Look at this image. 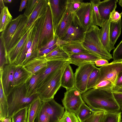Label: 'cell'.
<instances>
[{"label":"cell","mask_w":122,"mask_h":122,"mask_svg":"<svg viewBox=\"0 0 122 122\" xmlns=\"http://www.w3.org/2000/svg\"><path fill=\"white\" fill-rule=\"evenodd\" d=\"M38 96L37 94L28 95L26 83L15 86L6 96L8 104L7 118H11L18 111L28 107Z\"/></svg>","instance_id":"7a4b0ae2"},{"label":"cell","mask_w":122,"mask_h":122,"mask_svg":"<svg viewBox=\"0 0 122 122\" xmlns=\"http://www.w3.org/2000/svg\"><path fill=\"white\" fill-rule=\"evenodd\" d=\"M0 32L5 30L12 20V17L8 7L5 6L0 11Z\"/></svg>","instance_id":"836d02e7"},{"label":"cell","mask_w":122,"mask_h":122,"mask_svg":"<svg viewBox=\"0 0 122 122\" xmlns=\"http://www.w3.org/2000/svg\"><path fill=\"white\" fill-rule=\"evenodd\" d=\"M36 118V122H49V116L41 107Z\"/></svg>","instance_id":"bcb514c9"},{"label":"cell","mask_w":122,"mask_h":122,"mask_svg":"<svg viewBox=\"0 0 122 122\" xmlns=\"http://www.w3.org/2000/svg\"><path fill=\"white\" fill-rule=\"evenodd\" d=\"M15 66L9 63L5 64L0 72V81L4 92L8 96L15 87L14 75Z\"/></svg>","instance_id":"8fae6325"},{"label":"cell","mask_w":122,"mask_h":122,"mask_svg":"<svg viewBox=\"0 0 122 122\" xmlns=\"http://www.w3.org/2000/svg\"><path fill=\"white\" fill-rule=\"evenodd\" d=\"M8 112L6 97L1 82L0 81V121H3L7 118Z\"/></svg>","instance_id":"1f68e13d"},{"label":"cell","mask_w":122,"mask_h":122,"mask_svg":"<svg viewBox=\"0 0 122 122\" xmlns=\"http://www.w3.org/2000/svg\"><path fill=\"white\" fill-rule=\"evenodd\" d=\"M112 55L113 61L122 60V40L114 50Z\"/></svg>","instance_id":"f6af8a7d"},{"label":"cell","mask_w":122,"mask_h":122,"mask_svg":"<svg viewBox=\"0 0 122 122\" xmlns=\"http://www.w3.org/2000/svg\"><path fill=\"white\" fill-rule=\"evenodd\" d=\"M122 88V72L118 75L117 80L113 89V92H116Z\"/></svg>","instance_id":"681fc988"},{"label":"cell","mask_w":122,"mask_h":122,"mask_svg":"<svg viewBox=\"0 0 122 122\" xmlns=\"http://www.w3.org/2000/svg\"><path fill=\"white\" fill-rule=\"evenodd\" d=\"M75 13L85 32H86L93 25L90 3L84 2Z\"/></svg>","instance_id":"4fadbf2b"},{"label":"cell","mask_w":122,"mask_h":122,"mask_svg":"<svg viewBox=\"0 0 122 122\" xmlns=\"http://www.w3.org/2000/svg\"><path fill=\"white\" fill-rule=\"evenodd\" d=\"M101 1L100 0H91L90 2L93 24L101 27L104 22L101 19L98 7Z\"/></svg>","instance_id":"4dcf8cb0"},{"label":"cell","mask_w":122,"mask_h":122,"mask_svg":"<svg viewBox=\"0 0 122 122\" xmlns=\"http://www.w3.org/2000/svg\"><path fill=\"white\" fill-rule=\"evenodd\" d=\"M42 103L38 97L30 104L28 108L27 122H34Z\"/></svg>","instance_id":"f546056e"},{"label":"cell","mask_w":122,"mask_h":122,"mask_svg":"<svg viewBox=\"0 0 122 122\" xmlns=\"http://www.w3.org/2000/svg\"><path fill=\"white\" fill-rule=\"evenodd\" d=\"M119 5L122 7V0H120L118 2Z\"/></svg>","instance_id":"6f0895ef"},{"label":"cell","mask_w":122,"mask_h":122,"mask_svg":"<svg viewBox=\"0 0 122 122\" xmlns=\"http://www.w3.org/2000/svg\"><path fill=\"white\" fill-rule=\"evenodd\" d=\"M39 0H28L24 14L28 18L31 15L38 2Z\"/></svg>","instance_id":"7bdbcfd3"},{"label":"cell","mask_w":122,"mask_h":122,"mask_svg":"<svg viewBox=\"0 0 122 122\" xmlns=\"http://www.w3.org/2000/svg\"><path fill=\"white\" fill-rule=\"evenodd\" d=\"M60 46L58 43L55 45L50 48H47L41 51L38 52L37 56H45Z\"/></svg>","instance_id":"f907efd6"},{"label":"cell","mask_w":122,"mask_h":122,"mask_svg":"<svg viewBox=\"0 0 122 122\" xmlns=\"http://www.w3.org/2000/svg\"><path fill=\"white\" fill-rule=\"evenodd\" d=\"M24 14H20L12 19L8 25L5 30L1 32L0 37L4 41L6 49L9 45L15 32Z\"/></svg>","instance_id":"9a60e30c"},{"label":"cell","mask_w":122,"mask_h":122,"mask_svg":"<svg viewBox=\"0 0 122 122\" xmlns=\"http://www.w3.org/2000/svg\"><path fill=\"white\" fill-rule=\"evenodd\" d=\"M45 57L47 61H68L70 56L59 46L47 54Z\"/></svg>","instance_id":"484cf974"},{"label":"cell","mask_w":122,"mask_h":122,"mask_svg":"<svg viewBox=\"0 0 122 122\" xmlns=\"http://www.w3.org/2000/svg\"><path fill=\"white\" fill-rule=\"evenodd\" d=\"M41 72V69L33 75L26 83V91L28 95L31 96L37 94L36 92L37 84Z\"/></svg>","instance_id":"d6a6232c"},{"label":"cell","mask_w":122,"mask_h":122,"mask_svg":"<svg viewBox=\"0 0 122 122\" xmlns=\"http://www.w3.org/2000/svg\"><path fill=\"white\" fill-rule=\"evenodd\" d=\"M4 1L3 0H0V11L1 10L5 7Z\"/></svg>","instance_id":"11a10c76"},{"label":"cell","mask_w":122,"mask_h":122,"mask_svg":"<svg viewBox=\"0 0 122 122\" xmlns=\"http://www.w3.org/2000/svg\"><path fill=\"white\" fill-rule=\"evenodd\" d=\"M121 122H122V121H121Z\"/></svg>","instance_id":"6125c7cd"},{"label":"cell","mask_w":122,"mask_h":122,"mask_svg":"<svg viewBox=\"0 0 122 122\" xmlns=\"http://www.w3.org/2000/svg\"><path fill=\"white\" fill-rule=\"evenodd\" d=\"M114 97L119 105H122V93L117 92H113Z\"/></svg>","instance_id":"f5cc1de1"},{"label":"cell","mask_w":122,"mask_h":122,"mask_svg":"<svg viewBox=\"0 0 122 122\" xmlns=\"http://www.w3.org/2000/svg\"><path fill=\"white\" fill-rule=\"evenodd\" d=\"M67 62L62 67L49 75L37 88L36 92L42 102L54 99L61 86V79L66 66Z\"/></svg>","instance_id":"3957f363"},{"label":"cell","mask_w":122,"mask_h":122,"mask_svg":"<svg viewBox=\"0 0 122 122\" xmlns=\"http://www.w3.org/2000/svg\"><path fill=\"white\" fill-rule=\"evenodd\" d=\"M99 69L100 75L96 85L103 81L109 80L115 86L118 75L122 72V60L113 61Z\"/></svg>","instance_id":"9c48e42d"},{"label":"cell","mask_w":122,"mask_h":122,"mask_svg":"<svg viewBox=\"0 0 122 122\" xmlns=\"http://www.w3.org/2000/svg\"><path fill=\"white\" fill-rule=\"evenodd\" d=\"M54 36L51 10L48 3V5L45 13L44 20L38 41L37 47L38 51L47 43L52 40Z\"/></svg>","instance_id":"8992f818"},{"label":"cell","mask_w":122,"mask_h":122,"mask_svg":"<svg viewBox=\"0 0 122 122\" xmlns=\"http://www.w3.org/2000/svg\"><path fill=\"white\" fill-rule=\"evenodd\" d=\"M75 77L72 69L70 64L65 68L61 79V86L66 90L75 87Z\"/></svg>","instance_id":"603a6c76"},{"label":"cell","mask_w":122,"mask_h":122,"mask_svg":"<svg viewBox=\"0 0 122 122\" xmlns=\"http://www.w3.org/2000/svg\"><path fill=\"white\" fill-rule=\"evenodd\" d=\"M58 38L55 35L54 38L52 40L49 41L44 46L41 48L38 51V52L41 51L53 46L58 43Z\"/></svg>","instance_id":"c3c4849f"},{"label":"cell","mask_w":122,"mask_h":122,"mask_svg":"<svg viewBox=\"0 0 122 122\" xmlns=\"http://www.w3.org/2000/svg\"><path fill=\"white\" fill-rule=\"evenodd\" d=\"M68 61H47L46 66L41 69V73L37 82L36 88L49 75L62 67Z\"/></svg>","instance_id":"ac0fdd59"},{"label":"cell","mask_w":122,"mask_h":122,"mask_svg":"<svg viewBox=\"0 0 122 122\" xmlns=\"http://www.w3.org/2000/svg\"><path fill=\"white\" fill-rule=\"evenodd\" d=\"M94 111L87 105L84 102L76 114L79 122H82L90 117Z\"/></svg>","instance_id":"e575fe53"},{"label":"cell","mask_w":122,"mask_h":122,"mask_svg":"<svg viewBox=\"0 0 122 122\" xmlns=\"http://www.w3.org/2000/svg\"><path fill=\"white\" fill-rule=\"evenodd\" d=\"M121 106V110L122 112V105Z\"/></svg>","instance_id":"91938a15"},{"label":"cell","mask_w":122,"mask_h":122,"mask_svg":"<svg viewBox=\"0 0 122 122\" xmlns=\"http://www.w3.org/2000/svg\"><path fill=\"white\" fill-rule=\"evenodd\" d=\"M28 0H22L21 1L19 11H21L24 8H26Z\"/></svg>","instance_id":"db71d44e"},{"label":"cell","mask_w":122,"mask_h":122,"mask_svg":"<svg viewBox=\"0 0 122 122\" xmlns=\"http://www.w3.org/2000/svg\"><path fill=\"white\" fill-rule=\"evenodd\" d=\"M60 46L69 55L74 54L91 53L84 47L81 42H68Z\"/></svg>","instance_id":"d4e9b609"},{"label":"cell","mask_w":122,"mask_h":122,"mask_svg":"<svg viewBox=\"0 0 122 122\" xmlns=\"http://www.w3.org/2000/svg\"><path fill=\"white\" fill-rule=\"evenodd\" d=\"M114 86L113 83L109 80H106L103 81L97 84L95 87V88L101 89L112 90Z\"/></svg>","instance_id":"ee69618b"},{"label":"cell","mask_w":122,"mask_h":122,"mask_svg":"<svg viewBox=\"0 0 122 122\" xmlns=\"http://www.w3.org/2000/svg\"><path fill=\"white\" fill-rule=\"evenodd\" d=\"M47 61L44 56H37L30 59L22 66L32 76L46 66Z\"/></svg>","instance_id":"5bb4252c"},{"label":"cell","mask_w":122,"mask_h":122,"mask_svg":"<svg viewBox=\"0 0 122 122\" xmlns=\"http://www.w3.org/2000/svg\"><path fill=\"white\" fill-rule=\"evenodd\" d=\"M41 107L49 116V122H58L65 112L64 107L54 99L42 102Z\"/></svg>","instance_id":"7c38bea8"},{"label":"cell","mask_w":122,"mask_h":122,"mask_svg":"<svg viewBox=\"0 0 122 122\" xmlns=\"http://www.w3.org/2000/svg\"><path fill=\"white\" fill-rule=\"evenodd\" d=\"M35 27V22L28 30V36L25 45L17 58L14 65L22 66L28 50L32 45Z\"/></svg>","instance_id":"2e32d148"},{"label":"cell","mask_w":122,"mask_h":122,"mask_svg":"<svg viewBox=\"0 0 122 122\" xmlns=\"http://www.w3.org/2000/svg\"><path fill=\"white\" fill-rule=\"evenodd\" d=\"M122 26L121 20L117 23L110 22L109 32V41L108 52L115 48L114 45L120 36Z\"/></svg>","instance_id":"7402d4cb"},{"label":"cell","mask_w":122,"mask_h":122,"mask_svg":"<svg viewBox=\"0 0 122 122\" xmlns=\"http://www.w3.org/2000/svg\"><path fill=\"white\" fill-rule=\"evenodd\" d=\"M62 102L65 110L75 114L84 102L81 93L75 87L66 90Z\"/></svg>","instance_id":"ba28073f"},{"label":"cell","mask_w":122,"mask_h":122,"mask_svg":"<svg viewBox=\"0 0 122 122\" xmlns=\"http://www.w3.org/2000/svg\"><path fill=\"white\" fill-rule=\"evenodd\" d=\"M9 63L5 43L0 37V72L2 71L5 65Z\"/></svg>","instance_id":"8d00e7d4"},{"label":"cell","mask_w":122,"mask_h":122,"mask_svg":"<svg viewBox=\"0 0 122 122\" xmlns=\"http://www.w3.org/2000/svg\"><path fill=\"white\" fill-rule=\"evenodd\" d=\"M85 103L92 109L106 112L120 111L121 106L116 100L112 91L94 88L82 94Z\"/></svg>","instance_id":"6da1fadb"},{"label":"cell","mask_w":122,"mask_h":122,"mask_svg":"<svg viewBox=\"0 0 122 122\" xmlns=\"http://www.w3.org/2000/svg\"><path fill=\"white\" fill-rule=\"evenodd\" d=\"M106 112L100 110H95L93 115L82 122H103Z\"/></svg>","instance_id":"ab89813d"},{"label":"cell","mask_w":122,"mask_h":122,"mask_svg":"<svg viewBox=\"0 0 122 122\" xmlns=\"http://www.w3.org/2000/svg\"><path fill=\"white\" fill-rule=\"evenodd\" d=\"M28 30L17 44L8 53L7 58L9 64L14 65L15 63L18 55L22 49L26 41Z\"/></svg>","instance_id":"cb8c5ba5"},{"label":"cell","mask_w":122,"mask_h":122,"mask_svg":"<svg viewBox=\"0 0 122 122\" xmlns=\"http://www.w3.org/2000/svg\"><path fill=\"white\" fill-rule=\"evenodd\" d=\"M117 0H105L100 2L98 9L101 19L104 21L108 20L111 12L115 10Z\"/></svg>","instance_id":"ffe728a7"},{"label":"cell","mask_w":122,"mask_h":122,"mask_svg":"<svg viewBox=\"0 0 122 122\" xmlns=\"http://www.w3.org/2000/svg\"><path fill=\"white\" fill-rule=\"evenodd\" d=\"M84 2L81 0H67V9L70 12H75Z\"/></svg>","instance_id":"b9f144b4"},{"label":"cell","mask_w":122,"mask_h":122,"mask_svg":"<svg viewBox=\"0 0 122 122\" xmlns=\"http://www.w3.org/2000/svg\"><path fill=\"white\" fill-rule=\"evenodd\" d=\"M96 66L94 62H89L78 66L74 73L75 87L81 93L87 91V85L90 75Z\"/></svg>","instance_id":"52a82bcc"},{"label":"cell","mask_w":122,"mask_h":122,"mask_svg":"<svg viewBox=\"0 0 122 122\" xmlns=\"http://www.w3.org/2000/svg\"><path fill=\"white\" fill-rule=\"evenodd\" d=\"M48 5V0H39L31 15L28 18L25 28L28 30L36 21L46 12Z\"/></svg>","instance_id":"e0dca14e"},{"label":"cell","mask_w":122,"mask_h":122,"mask_svg":"<svg viewBox=\"0 0 122 122\" xmlns=\"http://www.w3.org/2000/svg\"><path fill=\"white\" fill-rule=\"evenodd\" d=\"M72 15V13L69 12L67 9L61 20L56 27L55 35L59 40H60L65 34Z\"/></svg>","instance_id":"83f0119b"},{"label":"cell","mask_w":122,"mask_h":122,"mask_svg":"<svg viewBox=\"0 0 122 122\" xmlns=\"http://www.w3.org/2000/svg\"><path fill=\"white\" fill-rule=\"evenodd\" d=\"M28 19V18L24 14L15 32L6 49L7 56L8 52L17 44L28 30L25 28Z\"/></svg>","instance_id":"d6986e66"},{"label":"cell","mask_w":122,"mask_h":122,"mask_svg":"<svg viewBox=\"0 0 122 122\" xmlns=\"http://www.w3.org/2000/svg\"><path fill=\"white\" fill-rule=\"evenodd\" d=\"M58 122H79L75 113L66 110Z\"/></svg>","instance_id":"60d3db41"},{"label":"cell","mask_w":122,"mask_h":122,"mask_svg":"<svg viewBox=\"0 0 122 122\" xmlns=\"http://www.w3.org/2000/svg\"><path fill=\"white\" fill-rule=\"evenodd\" d=\"M122 15V11L119 13L115 10L111 13L109 19L111 22L117 23L121 20Z\"/></svg>","instance_id":"7dc6e473"},{"label":"cell","mask_w":122,"mask_h":122,"mask_svg":"<svg viewBox=\"0 0 122 122\" xmlns=\"http://www.w3.org/2000/svg\"><path fill=\"white\" fill-rule=\"evenodd\" d=\"M100 29L97 25H92L85 32L82 43L84 47L91 53L110 61L113 59L112 56L104 49L101 42L99 37Z\"/></svg>","instance_id":"277c9868"},{"label":"cell","mask_w":122,"mask_h":122,"mask_svg":"<svg viewBox=\"0 0 122 122\" xmlns=\"http://www.w3.org/2000/svg\"><path fill=\"white\" fill-rule=\"evenodd\" d=\"M85 32L75 12L72 13L66 32L62 38L58 39L60 46L65 43L83 41Z\"/></svg>","instance_id":"5b68a950"},{"label":"cell","mask_w":122,"mask_h":122,"mask_svg":"<svg viewBox=\"0 0 122 122\" xmlns=\"http://www.w3.org/2000/svg\"><path fill=\"white\" fill-rule=\"evenodd\" d=\"M122 112L120 111L115 112H106L103 122H121Z\"/></svg>","instance_id":"f35d334b"},{"label":"cell","mask_w":122,"mask_h":122,"mask_svg":"<svg viewBox=\"0 0 122 122\" xmlns=\"http://www.w3.org/2000/svg\"><path fill=\"white\" fill-rule=\"evenodd\" d=\"M4 2L6 3H11L12 2V0H4Z\"/></svg>","instance_id":"9f6ffc18"},{"label":"cell","mask_w":122,"mask_h":122,"mask_svg":"<svg viewBox=\"0 0 122 122\" xmlns=\"http://www.w3.org/2000/svg\"><path fill=\"white\" fill-rule=\"evenodd\" d=\"M94 63L96 66L98 67L103 66L109 63L107 60L102 58L96 60Z\"/></svg>","instance_id":"816d5d0a"},{"label":"cell","mask_w":122,"mask_h":122,"mask_svg":"<svg viewBox=\"0 0 122 122\" xmlns=\"http://www.w3.org/2000/svg\"><path fill=\"white\" fill-rule=\"evenodd\" d=\"M69 55V62L78 66L87 63H94L96 60L101 58L100 57L91 53L74 54Z\"/></svg>","instance_id":"44dd1931"},{"label":"cell","mask_w":122,"mask_h":122,"mask_svg":"<svg viewBox=\"0 0 122 122\" xmlns=\"http://www.w3.org/2000/svg\"><path fill=\"white\" fill-rule=\"evenodd\" d=\"M28 108L21 109L11 117L12 122H27Z\"/></svg>","instance_id":"74e56055"},{"label":"cell","mask_w":122,"mask_h":122,"mask_svg":"<svg viewBox=\"0 0 122 122\" xmlns=\"http://www.w3.org/2000/svg\"><path fill=\"white\" fill-rule=\"evenodd\" d=\"M31 77L22 66H15L14 75L15 87L26 83Z\"/></svg>","instance_id":"4316f807"},{"label":"cell","mask_w":122,"mask_h":122,"mask_svg":"<svg viewBox=\"0 0 122 122\" xmlns=\"http://www.w3.org/2000/svg\"><path fill=\"white\" fill-rule=\"evenodd\" d=\"M0 122H4L3 121H0Z\"/></svg>","instance_id":"94428289"},{"label":"cell","mask_w":122,"mask_h":122,"mask_svg":"<svg viewBox=\"0 0 122 122\" xmlns=\"http://www.w3.org/2000/svg\"><path fill=\"white\" fill-rule=\"evenodd\" d=\"M100 75L99 68H98L95 66L90 75L87 85V90L95 87L98 79Z\"/></svg>","instance_id":"d590c367"},{"label":"cell","mask_w":122,"mask_h":122,"mask_svg":"<svg viewBox=\"0 0 122 122\" xmlns=\"http://www.w3.org/2000/svg\"><path fill=\"white\" fill-rule=\"evenodd\" d=\"M110 22L109 19L104 21L99 30V37L101 42L104 49L108 52Z\"/></svg>","instance_id":"f1b7e54d"},{"label":"cell","mask_w":122,"mask_h":122,"mask_svg":"<svg viewBox=\"0 0 122 122\" xmlns=\"http://www.w3.org/2000/svg\"><path fill=\"white\" fill-rule=\"evenodd\" d=\"M117 92H120L121 93H122V88L120 89L117 91H116Z\"/></svg>","instance_id":"680465c9"},{"label":"cell","mask_w":122,"mask_h":122,"mask_svg":"<svg viewBox=\"0 0 122 122\" xmlns=\"http://www.w3.org/2000/svg\"><path fill=\"white\" fill-rule=\"evenodd\" d=\"M52 15L54 31L61 20L67 8V0H48Z\"/></svg>","instance_id":"30bf717a"}]
</instances>
